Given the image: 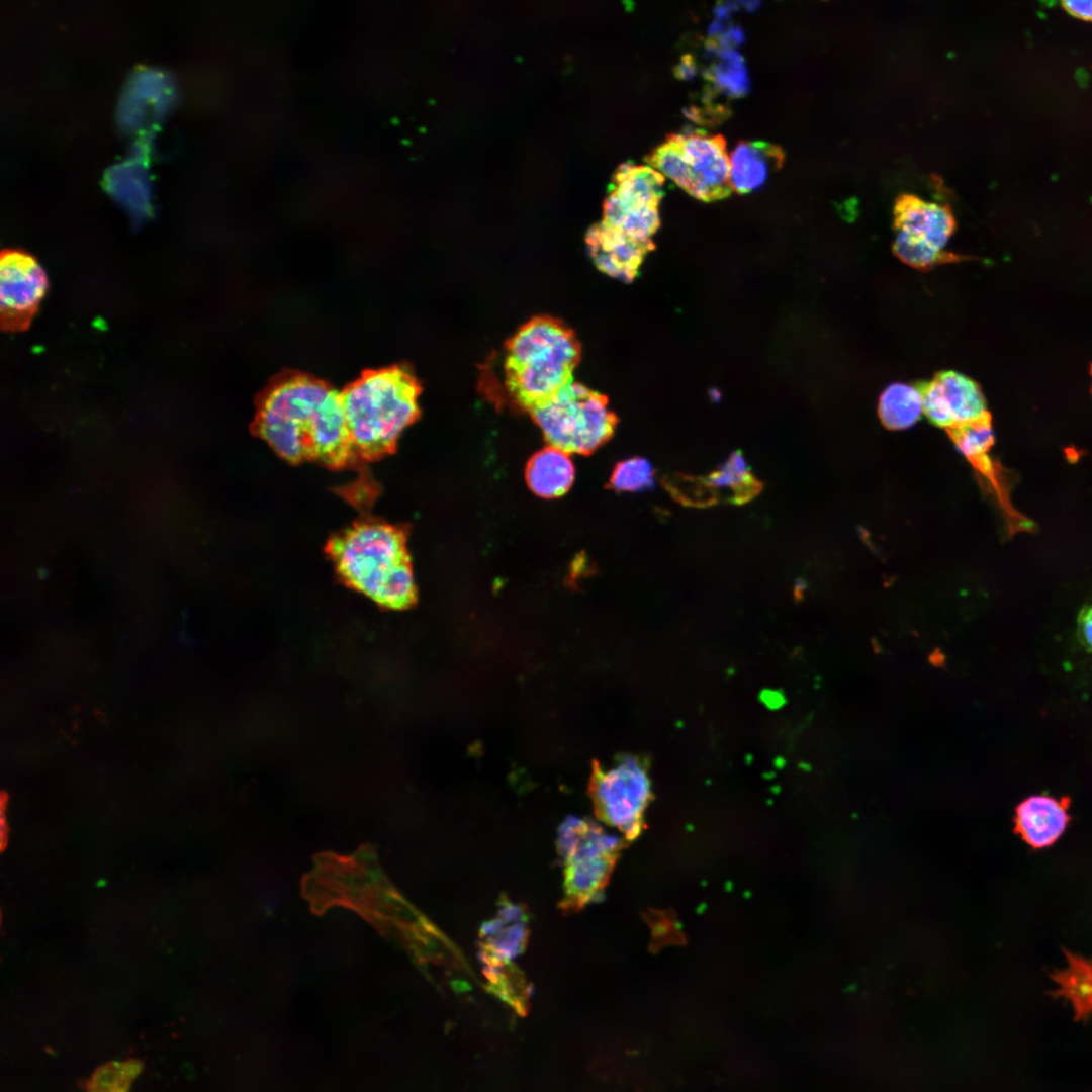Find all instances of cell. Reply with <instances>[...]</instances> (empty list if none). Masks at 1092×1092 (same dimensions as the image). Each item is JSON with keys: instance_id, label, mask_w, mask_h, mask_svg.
I'll list each match as a JSON object with an SVG mask.
<instances>
[{"instance_id": "cell-1", "label": "cell", "mask_w": 1092, "mask_h": 1092, "mask_svg": "<svg viewBox=\"0 0 1092 1092\" xmlns=\"http://www.w3.org/2000/svg\"><path fill=\"white\" fill-rule=\"evenodd\" d=\"M251 429L291 464L313 461L341 469L356 458L341 392L306 373L273 377L257 396Z\"/></svg>"}, {"instance_id": "cell-2", "label": "cell", "mask_w": 1092, "mask_h": 1092, "mask_svg": "<svg viewBox=\"0 0 1092 1092\" xmlns=\"http://www.w3.org/2000/svg\"><path fill=\"white\" fill-rule=\"evenodd\" d=\"M326 552L340 579L380 607L406 609L417 600L404 531L366 518L334 534Z\"/></svg>"}, {"instance_id": "cell-3", "label": "cell", "mask_w": 1092, "mask_h": 1092, "mask_svg": "<svg viewBox=\"0 0 1092 1092\" xmlns=\"http://www.w3.org/2000/svg\"><path fill=\"white\" fill-rule=\"evenodd\" d=\"M421 386L403 366L369 370L341 391L356 458L378 460L396 448L403 430L420 415Z\"/></svg>"}, {"instance_id": "cell-4", "label": "cell", "mask_w": 1092, "mask_h": 1092, "mask_svg": "<svg viewBox=\"0 0 1092 1092\" xmlns=\"http://www.w3.org/2000/svg\"><path fill=\"white\" fill-rule=\"evenodd\" d=\"M579 358L580 345L570 329L556 318L533 317L508 342L507 388L531 412L572 382Z\"/></svg>"}, {"instance_id": "cell-5", "label": "cell", "mask_w": 1092, "mask_h": 1092, "mask_svg": "<svg viewBox=\"0 0 1092 1092\" xmlns=\"http://www.w3.org/2000/svg\"><path fill=\"white\" fill-rule=\"evenodd\" d=\"M644 161L698 200L716 201L733 191L729 155L721 134L671 133Z\"/></svg>"}, {"instance_id": "cell-6", "label": "cell", "mask_w": 1092, "mask_h": 1092, "mask_svg": "<svg viewBox=\"0 0 1092 1092\" xmlns=\"http://www.w3.org/2000/svg\"><path fill=\"white\" fill-rule=\"evenodd\" d=\"M621 841L588 819L568 817L561 823L557 849L563 867L564 910L576 911L600 897L615 867Z\"/></svg>"}, {"instance_id": "cell-7", "label": "cell", "mask_w": 1092, "mask_h": 1092, "mask_svg": "<svg viewBox=\"0 0 1092 1092\" xmlns=\"http://www.w3.org/2000/svg\"><path fill=\"white\" fill-rule=\"evenodd\" d=\"M530 413L550 446L566 453L595 451L617 423L605 395L573 381Z\"/></svg>"}, {"instance_id": "cell-8", "label": "cell", "mask_w": 1092, "mask_h": 1092, "mask_svg": "<svg viewBox=\"0 0 1092 1092\" xmlns=\"http://www.w3.org/2000/svg\"><path fill=\"white\" fill-rule=\"evenodd\" d=\"M589 793L602 821L629 840L638 836L651 790L646 769L637 759L624 756L608 767L597 764Z\"/></svg>"}, {"instance_id": "cell-9", "label": "cell", "mask_w": 1092, "mask_h": 1092, "mask_svg": "<svg viewBox=\"0 0 1092 1092\" xmlns=\"http://www.w3.org/2000/svg\"><path fill=\"white\" fill-rule=\"evenodd\" d=\"M893 217L896 230L893 253L916 265L929 263L943 251L957 225L949 205L926 201L909 193L898 195Z\"/></svg>"}, {"instance_id": "cell-10", "label": "cell", "mask_w": 1092, "mask_h": 1092, "mask_svg": "<svg viewBox=\"0 0 1092 1092\" xmlns=\"http://www.w3.org/2000/svg\"><path fill=\"white\" fill-rule=\"evenodd\" d=\"M48 289L47 275L30 254L7 249L0 257V324L4 331L27 329Z\"/></svg>"}, {"instance_id": "cell-11", "label": "cell", "mask_w": 1092, "mask_h": 1092, "mask_svg": "<svg viewBox=\"0 0 1092 1092\" xmlns=\"http://www.w3.org/2000/svg\"><path fill=\"white\" fill-rule=\"evenodd\" d=\"M528 939V920L521 906L504 902L495 916L485 922L479 933V957L485 977L494 992L512 1002L510 977L514 963L524 951Z\"/></svg>"}, {"instance_id": "cell-12", "label": "cell", "mask_w": 1092, "mask_h": 1092, "mask_svg": "<svg viewBox=\"0 0 1092 1092\" xmlns=\"http://www.w3.org/2000/svg\"><path fill=\"white\" fill-rule=\"evenodd\" d=\"M915 387L923 413L937 427L948 430L988 413L980 386L959 372H938L929 381L916 382Z\"/></svg>"}, {"instance_id": "cell-13", "label": "cell", "mask_w": 1092, "mask_h": 1092, "mask_svg": "<svg viewBox=\"0 0 1092 1092\" xmlns=\"http://www.w3.org/2000/svg\"><path fill=\"white\" fill-rule=\"evenodd\" d=\"M688 485L672 488L678 497L694 504L714 502L745 503L761 489L741 452L732 453L716 470L704 479H687Z\"/></svg>"}, {"instance_id": "cell-14", "label": "cell", "mask_w": 1092, "mask_h": 1092, "mask_svg": "<svg viewBox=\"0 0 1092 1092\" xmlns=\"http://www.w3.org/2000/svg\"><path fill=\"white\" fill-rule=\"evenodd\" d=\"M585 242L598 269L624 282L638 275L646 255L655 248L652 240L634 239L604 221L589 229Z\"/></svg>"}, {"instance_id": "cell-15", "label": "cell", "mask_w": 1092, "mask_h": 1092, "mask_svg": "<svg viewBox=\"0 0 1092 1092\" xmlns=\"http://www.w3.org/2000/svg\"><path fill=\"white\" fill-rule=\"evenodd\" d=\"M1070 804L1067 796L1032 795L1016 807L1014 830L1033 849L1050 847L1070 822Z\"/></svg>"}, {"instance_id": "cell-16", "label": "cell", "mask_w": 1092, "mask_h": 1092, "mask_svg": "<svg viewBox=\"0 0 1092 1092\" xmlns=\"http://www.w3.org/2000/svg\"><path fill=\"white\" fill-rule=\"evenodd\" d=\"M732 190L746 194L761 186L784 161L785 153L777 145L761 141H742L729 155Z\"/></svg>"}, {"instance_id": "cell-17", "label": "cell", "mask_w": 1092, "mask_h": 1092, "mask_svg": "<svg viewBox=\"0 0 1092 1092\" xmlns=\"http://www.w3.org/2000/svg\"><path fill=\"white\" fill-rule=\"evenodd\" d=\"M574 473L568 453L549 446L530 459L526 468V480L534 493L553 498L564 494L570 488Z\"/></svg>"}, {"instance_id": "cell-18", "label": "cell", "mask_w": 1092, "mask_h": 1092, "mask_svg": "<svg viewBox=\"0 0 1092 1092\" xmlns=\"http://www.w3.org/2000/svg\"><path fill=\"white\" fill-rule=\"evenodd\" d=\"M170 97L169 80L158 72H142L130 81L124 93L120 108L122 122L132 126L141 124L145 115L152 116V111L160 114Z\"/></svg>"}, {"instance_id": "cell-19", "label": "cell", "mask_w": 1092, "mask_h": 1092, "mask_svg": "<svg viewBox=\"0 0 1092 1092\" xmlns=\"http://www.w3.org/2000/svg\"><path fill=\"white\" fill-rule=\"evenodd\" d=\"M1067 967L1054 971L1050 977L1058 988L1053 997H1064L1071 1002L1076 1021H1087L1092 1015V959H1086L1067 949L1063 950Z\"/></svg>"}, {"instance_id": "cell-20", "label": "cell", "mask_w": 1092, "mask_h": 1092, "mask_svg": "<svg viewBox=\"0 0 1092 1092\" xmlns=\"http://www.w3.org/2000/svg\"><path fill=\"white\" fill-rule=\"evenodd\" d=\"M614 181L612 193L629 206L658 207L664 194V176L648 165L624 163Z\"/></svg>"}, {"instance_id": "cell-21", "label": "cell", "mask_w": 1092, "mask_h": 1092, "mask_svg": "<svg viewBox=\"0 0 1092 1092\" xmlns=\"http://www.w3.org/2000/svg\"><path fill=\"white\" fill-rule=\"evenodd\" d=\"M923 414L921 395L913 385L893 383L881 394L878 415L882 424L890 430L912 427Z\"/></svg>"}, {"instance_id": "cell-22", "label": "cell", "mask_w": 1092, "mask_h": 1092, "mask_svg": "<svg viewBox=\"0 0 1092 1092\" xmlns=\"http://www.w3.org/2000/svg\"><path fill=\"white\" fill-rule=\"evenodd\" d=\"M708 47L716 52L717 60L707 69L705 78L729 96H742L748 88L743 58L732 49Z\"/></svg>"}, {"instance_id": "cell-23", "label": "cell", "mask_w": 1092, "mask_h": 1092, "mask_svg": "<svg viewBox=\"0 0 1092 1092\" xmlns=\"http://www.w3.org/2000/svg\"><path fill=\"white\" fill-rule=\"evenodd\" d=\"M956 448L972 463L988 455L994 444L991 415L947 430Z\"/></svg>"}, {"instance_id": "cell-24", "label": "cell", "mask_w": 1092, "mask_h": 1092, "mask_svg": "<svg viewBox=\"0 0 1092 1092\" xmlns=\"http://www.w3.org/2000/svg\"><path fill=\"white\" fill-rule=\"evenodd\" d=\"M141 1070L142 1063L134 1059L106 1063L88 1080L87 1092H128Z\"/></svg>"}, {"instance_id": "cell-25", "label": "cell", "mask_w": 1092, "mask_h": 1092, "mask_svg": "<svg viewBox=\"0 0 1092 1092\" xmlns=\"http://www.w3.org/2000/svg\"><path fill=\"white\" fill-rule=\"evenodd\" d=\"M654 469L647 459L632 457L615 466L610 485L617 491H643L654 485Z\"/></svg>"}, {"instance_id": "cell-26", "label": "cell", "mask_w": 1092, "mask_h": 1092, "mask_svg": "<svg viewBox=\"0 0 1092 1092\" xmlns=\"http://www.w3.org/2000/svg\"><path fill=\"white\" fill-rule=\"evenodd\" d=\"M1077 636L1085 650L1092 653V602L1085 605L1078 615Z\"/></svg>"}, {"instance_id": "cell-27", "label": "cell", "mask_w": 1092, "mask_h": 1092, "mask_svg": "<svg viewBox=\"0 0 1092 1092\" xmlns=\"http://www.w3.org/2000/svg\"><path fill=\"white\" fill-rule=\"evenodd\" d=\"M1063 8L1071 15L1086 21H1092L1091 1H1063Z\"/></svg>"}, {"instance_id": "cell-28", "label": "cell", "mask_w": 1092, "mask_h": 1092, "mask_svg": "<svg viewBox=\"0 0 1092 1092\" xmlns=\"http://www.w3.org/2000/svg\"><path fill=\"white\" fill-rule=\"evenodd\" d=\"M1 810H2V814H1V822H0V825H1L0 848H1V850H4L7 843H8V831H9V829H8V825H7V822H6V817H5V814H4V808L1 807Z\"/></svg>"}, {"instance_id": "cell-29", "label": "cell", "mask_w": 1092, "mask_h": 1092, "mask_svg": "<svg viewBox=\"0 0 1092 1092\" xmlns=\"http://www.w3.org/2000/svg\"><path fill=\"white\" fill-rule=\"evenodd\" d=\"M1090 374H1091V377H1092V364H1091V368H1090ZM1091 392H1092V386H1091Z\"/></svg>"}]
</instances>
